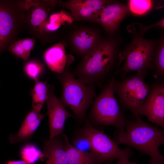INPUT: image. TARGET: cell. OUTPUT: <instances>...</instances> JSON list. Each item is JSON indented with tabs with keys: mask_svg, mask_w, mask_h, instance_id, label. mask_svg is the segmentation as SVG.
Returning a JSON list of instances; mask_svg holds the SVG:
<instances>
[{
	"mask_svg": "<svg viewBox=\"0 0 164 164\" xmlns=\"http://www.w3.org/2000/svg\"><path fill=\"white\" fill-rule=\"evenodd\" d=\"M153 2L149 0H130L128 1L129 11L137 15H142L149 12L153 6Z\"/></svg>",
	"mask_w": 164,
	"mask_h": 164,
	"instance_id": "obj_23",
	"label": "cell"
},
{
	"mask_svg": "<svg viewBox=\"0 0 164 164\" xmlns=\"http://www.w3.org/2000/svg\"><path fill=\"white\" fill-rule=\"evenodd\" d=\"M132 37L120 55L124 63L118 72L123 74L133 71H143L152 69V62L158 40L148 39L133 32Z\"/></svg>",
	"mask_w": 164,
	"mask_h": 164,
	"instance_id": "obj_5",
	"label": "cell"
},
{
	"mask_svg": "<svg viewBox=\"0 0 164 164\" xmlns=\"http://www.w3.org/2000/svg\"><path fill=\"white\" fill-rule=\"evenodd\" d=\"M118 43L116 38L112 36L104 38L82 57L72 72L74 76L88 85L100 83L112 71L120 56Z\"/></svg>",
	"mask_w": 164,
	"mask_h": 164,
	"instance_id": "obj_1",
	"label": "cell"
},
{
	"mask_svg": "<svg viewBox=\"0 0 164 164\" xmlns=\"http://www.w3.org/2000/svg\"><path fill=\"white\" fill-rule=\"evenodd\" d=\"M35 43L32 38H26L15 41L9 48V51L16 56L25 61L29 59Z\"/></svg>",
	"mask_w": 164,
	"mask_h": 164,
	"instance_id": "obj_21",
	"label": "cell"
},
{
	"mask_svg": "<svg viewBox=\"0 0 164 164\" xmlns=\"http://www.w3.org/2000/svg\"><path fill=\"white\" fill-rule=\"evenodd\" d=\"M107 164H138L133 162H130L128 161H118L115 163L114 164L111 163H108Z\"/></svg>",
	"mask_w": 164,
	"mask_h": 164,
	"instance_id": "obj_29",
	"label": "cell"
},
{
	"mask_svg": "<svg viewBox=\"0 0 164 164\" xmlns=\"http://www.w3.org/2000/svg\"><path fill=\"white\" fill-rule=\"evenodd\" d=\"M74 146L80 150L89 152L91 151L90 143L88 139L85 137L81 135L73 141Z\"/></svg>",
	"mask_w": 164,
	"mask_h": 164,
	"instance_id": "obj_27",
	"label": "cell"
},
{
	"mask_svg": "<svg viewBox=\"0 0 164 164\" xmlns=\"http://www.w3.org/2000/svg\"><path fill=\"white\" fill-rule=\"evenodd\" d=\"M63 136L64 149L68 156V164H97L96 157L92 152L77 149L69 142L66 135L63 134Z\"/></svg>",
	"mask_w": 164,
	"mask_h": 164,
	"instance_id": "obj_18",
	"label": "cell"
},
{
	"mask_svg": "<svg viewBox=\"0 0 164 164\" xmlns=\"http://www.w3.org/2000/svg\"><path fill=\"white\" fill-rule=\"evenodd\" d=\"M55 76L62 87L60 101L72 111L78 119H83L96 97L94 85H87L76 79L68 66L61 73Z\"/></svg>",
	"mask_w": 164,
	"mask_h": 164,
	"instance_id": "obj_3",
	"label": "cell"
},
{
	"mask_svg": "<svg viewBox=\"0 0 164 164\" xmlns=\"http://www.w3.org/2000/svg\"><path fill=\"white\" fill-rule=\"evenodd\" d=\"M81 135L86 138L90 143L91 151L95 155L97 164L114 159L119 161L129 160L131 157V149H121L117 143L103 132L94 128L86 121L81 131Z\"/></svg>",
	"mask_w": 164,
	"mask_h": 164,
	"instance_id": "obj_6",
	"label": "cell"
},
{
	"mask_svg": "<svg viewBox=\"0 0 164 164\" xmlns=\"http://www.w3.org/2000/svg\"><path fill=\"white\" fill-rule=\"evenodd\" d=\"M55 87L49 85L47 96L46 101L50 129L49 140L63 134L66 119L74 116L70 113L56 97L54 93Z\"/></svg>",
	"mask_w": 164,
	"mask_h": 164,
	"instance_id": "obj_8",
	"label": "cell"
},
{
	"mask_svg": "<svg viewBox=\"0 0 164 164\" xmlns=\"http://www.w3.org/2000/svg\"><path fill=\"white\" fill-rule=\"evenodd\" d=\"M147 72L138 71L135 75L120 81L114 82V93L121 103L135 116L149 94L150 87L145 82Z\"/></svg>",
	"mask_w": 164,
	"mask_h": 164,
	"instance_id": "obj_7",
	"label": "cell"
},
{
	"mask_svg": "<svg viewBox=\"0 0 164 164\" xmlns=\"http://www.w3.org/2000/svg\"><path fill=\"white\" fill-rule=\"evenodd\" d=\"M97 30L93 28H78L70 37L73 51L82 57L94 50L103 39Z\"/></svg>",
	"mask_w": 164,
	"mask_h": 164,
	"instance_id": "obj_11",
	"label": "cell"
},
{
	"mask_svg": "<svg viewBox=\"0 0 164 164\" xmlns=\"http://www.w3.org/2000/svg\"><path fill=\"white\" fill-rule=\"evenodd\" d=\"M109 0H70L62 3V6L70 11V15L76 20L92 22L94 18Z\"/></svg>",
	"mask_w": 164,
	"mask_h": 164,
	"instance_id": "obj_12",
	"label": "cell"
},
{
	"mask_svg": "<svg viewBox=\"0 0 164 164\" xmlns=\"http://www.w3.org/2000/svg\"><path fill=\"white\" fill-rule=\"evenodd\" d=\"M129 11L127 6L124 4L110 1L97 13L92 22L100 24L112 36Z\"/></svg>",
	"mask_w": 164,
	"mask_h": 164,
	"instance_id": "obj_10",
	"label": "cell"
},
{
	"mask_svg": "<svg viewBox=\"0 0 164 164\" xmlns=\"http://www.w3.org/2000/svg\"><path fill=\"white\" fill-rule=\"evenodd\" d=\"M14 20L7 3L0 1V53L6 45L13 31Z\"/></svg>",
	"mask_w": 164,
	"mask_h": 164,
	"instance_id": "obj_17",
	"label": "cell"
},
{
	"mask_svg": "<svg viewBox=\"0 0 164 164\" xmlns=\"http://www.w3.org/2000/svg\"><path fill=\"white\" fill-rule=\"evenodd\" d=\"M119 68L117 67L108 84L93 102L90 114L91 119L97 124L113 126L121 130L124 129L126 121L114 96V90Z\"/></svg>",
	"mask_w": 164,
	"mask_h": 164,
	"instance_id": "obj_4",
	"label": "cell"
},
{
	"mask_svg": "<svg viewBox=\"0 0 164 164\" xmlns=\"http://www.w3.org/2000/svg\"><path fill=\"white\" fill-rule=\"evenodd\" d=\"M126 122L124 129L115 135L119 143L133 147L150 156V164H164L159 147L164 143V131L142 120L139 116Z\"/></svg>",
	"mask_w": 164,
	"mask_h": 164,
	"instance_id": "obj_2",
	"label": "cell"
},
{
	"mask_svg": "<svg viewBox=\"0 0 164 164\" xmlns=\"http://www.w3.org/2000/svg\"><path fill=\"white\" fill-rule=\"evenodd\" d=\"M60 135L49 139L44 144L43 152L45 164H68V156L64 149L63 134V140Z\"/></svg>",
	"mask_w": 164,
	"mask_h": 164,
	"instance_id": "obj_14",
	"label": "cell"
},
{
	"mask_svg": "<svg viewBox=\"0 0 164 164\" xmlns=\"http://www.w3.org/2000/svg\"><path fill=\"white\" fill-rule=\"evenodd\" d=\"M22 6L25 9L30 11L31 25L36 29L42 32L47 21L49 8L38 1H26L22 3Z\"/></svg>",
	"mask_w": 164,
	"mask_h": 164,
	"instance_id": "obj_16",
	"label": "cell"
},
{
	"mask_svg": "<svg viewBox=\"0 0 164 164\" xmlns=\"http://www.w3.org/2000/svg\"><path fill=\"white\" fill-rule=\"evenodd\" d=\"M40 112L31 110L26 114L21 127L16 134L9 137L11 143L14 144L26 142L33 137L43 118Z\"/></svg>",
	"mask_w": 164,
	"mask_h": 164,
	"instance_id": "obj_13",
	"label": "cell"
},
{
	"mask_svg": "<svg viewBox=\"0 0 164 164\" xmlns=\"http://www.w3.org/2000/svg\"><path fill=\"white\" fill-rule=\"evenodd\" d=\"M24 70L27 77L35 81L39 80V78L43 75L44 72V68L40 63L32 61L25 64Z\"/></svg>",
	"mask_w": 164,
	"mask_h": 164,
	"instance_id": "obj_25",
	"label": "cell"
},
{
	"mask_svg": "<svg viewBox=\"0 0 164 164\" xmlns=\"http://www.w3.org/2000/svg\"><path fill=\"white\" fill-rule=\"evenodd\" d=\"M67 56L64 45L60 43L48 49L43 57L47 66L51 71L60 73L69 64L68 62H68Z\"/></svg>",
	"mask_w": 164,
	"mask_h": 164,
	"instance_id": "obj_15",
	"label": "cell"
},
{
	"mask_svg": "<svg viewBox=\"0 0 164 164\" xmlns=\"http://www.w3.org/2000/svg\"><path fill=\"white\" fill-rule=\"evenodd\" d=\"M138 115H145L157 125L164 126V86L157 83L150 87L145 101L139 109Z\"/></svg>",
	"mask_w": 164,
	"mask_h": 164,
	"instance_id": "obj_9",
	"label": "cell"
},
{
	"mask_svg": "<svg viewBox=\"0 0 164 164\" xmlns=\"http://www.w3.org/2000/svg\"><path fill=\"white\" fill-rule=\"evenodd\" d=\"M5 164H28L24 161L22 160H10L5 162Z\"/></svg>",
	"mask_w": 164,
	"mask_h": 164,
	"instance_id": "obj_28",
	"label": "cell"
},
{
	"mask_svg": "<svg viewBox=\"0 0 164 164\" xmlns=\"http://www.w3.org/2000/svg\"><path fill=\"white\" fill-rule=\"evenodd\" d=\"M49 87L47 80L35 81V85L30 91L32 99L31 110L40 112L46 100Z\"/></svg>",
	"mask_w": 164,
	"mask_h": 164,
	"instance_id": "obj_19",
	"label": "cell"
},
{
	"mask_svg": "<svg viewBox=\"0 0 164 164\" xmlns=\"http://www.w3.org/2000/svg\"><path fill=\"white\" fill-rule=\"evenodd\" d=\"M19 155L22 160L28 164H35L44 158L43 152L38 145L31 142L26 143L22 146Z\"/></svg>",
	"mask_w": 164,
	"mask_h": 164,
	"instance_id": "obj_20",
	"label": "cell"
},
{
	"mask_svg": "<svg viewBox=\"0 0 164 164\" xmlns=\"http://www.w3.org/2000/svg\"><path fill=\"white\" fill-rule=\"evenodd\" d=\"M73 19L70 15H68L63 11L53 14L50 16L49 21L46 22L44 29H45L46 30L50 31L56 30L64 22L70 21Z\"/></svg>",
	"mask_w": 164,
	"mask_h": 164,
	"instance_id": "obj_24",
	"label": "cell"
},
{
	"mask_svg": "<svg viewBox=\"0 0 164 164\" xmlns=\"http://www.w3.org/2000/svg\"><path fill=\"white\" fill-rule=\"evenodd\" d=\"M158 26L164 28V18L155 23L149 26L143 25L138 23H133L127 26V29L129 32H133L143 36V34L149 29Z\"/></svg>",
	"mask_w": 164,
	"mask_h": 164,
	"instance_id": "obj_26",
	"label": "cell"
},
{
	"mask_svg": "<svg viewBox=\"0 0 164 164\" xmlns=\"http://www.w3.org/2000/svg\"><path fill=\"white\" fill-rule=\"evenodd\" d=\"M152 69L157 76L164 75V40L162 36L158 39L152 62Z\"/></svg>",
	"mask_w": 164,
	"mask_h": 164,
	"instance_id": "obj_22",
	"label": "cell"
}]
</instances>
